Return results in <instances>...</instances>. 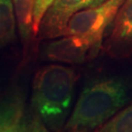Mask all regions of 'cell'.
Segmentation results:
<instances>
[{
    "instance_id": "cell-6",
    "label": "cell",
    "mask_w": 132,
    "mask_h": 132,
    "mask_svg": "<svg viewBox=\"0 0 132 132\" xmlns=\"http://www.w3.org/2000/svg\"><path fill=\"white\" fill-rule=\"evenodd\" d=\"M104 1L106 0H55L43 18L38 35L42 39L63 36L68 21L75 13Z\"/></svg>"
},
{
    "instance_id": "cell-4",
    "label": "cell",
    "mask_w": 132,
    "mask_h": 132,
    "mask_svg": "<svg viewBox=\"0 0 132 132\" xmlns=\"http://www.w3.org/2000/svg\"><path fill=\"white\" fill-rule=\"evenodd\" d=\"M37 113L28 107L21 89H13L0 97V132L47 131Z\"/></svg>"
},
{
    "instance_id": "cell-7",
    "label": "cell",
    "mask_w": 132,
    "mask_h": 132,
    "mask_svg": "<svg viewBox=\"0 0 132 132\" xmlns=\"http://www.w3.org/2000/svg\"><path fill=\"white\" fill-rule=\"evenodd\" d=\"M111 27L105 44L107 52L113 58L132 55V0H125Z\"/></svg>"
},
{
    "instance_id": "cell-8",
    "label": "cell",
    "mask_w": 132,
    "mask_h": 132,
    "mask_svg": "<svg viewBox=\"0 0 132 132\" xmlns=\"http://www.w3.org/2000/svg\"><path fill=\"white\" fill-rule=\"evenodd\" d=\"M35 0H13L15 17L22 41L27 43L33 34V13Z\"/></svg>"
},
{
    "instance_id": "cell-11",
    "label": "cell",
    "mask_w": 132,
    "mask_h": 132,
    "mask_svg": "<svg viewBox=\"0 0 132 132\" xmlns=\"http://www.w3.org/2000/svg\"><path fill=\"white\" fill-rule=\"evenodd\" d=\"M55 0H35L33 13V35H37L45 14Z\"/></svg>"
},
{
    "instance_id": "cell-10",
    "label": "cell",
    "mask_w": 132,
    "mask_h": 132,
    "mask_svg": "<svg viewBox=\"0 0 132 132\" xmlns=\"http://www.w3.org/2000/svg\"><path fill=\"white\" fill-rule=\"evenodd\" d=\"M99 130L103 132H132V103L122 111L118 112Z\"/></svg>"
},
{
    "instance_id": "cell-3",
    "label": "cell",
    "mask_w": 132,
    "mask_h": 132,
    "mask_svg": "<svg viewBox=\"0 0 132 132\" xmlns=\"http://www.w3.org/2000/svg\"><path fill=\"white\" fill-rule=\"evenodd\" d=\"M124 2L125 0H106L101 4L77 11L68 21L63 35L84 38L99 53L105 34Z\"/></svg>"
},
{
    "instance_id": "cell-5",
    "label": "cell",
    "mask_w": 132,
    "mask_h": 132,
    "mask_svg": "<svg viewBox=\"0 0 132 132\" xmlns=\"http://www.w3.org/2000/svg\"><path fill=\"white\" fill-rule=\"evenodd\" d=\"M97 55L98 52L87 40L76 35L60 36L48 42L42 49L44 60L70 65L83 64Z\"/></svg>"
},
{
    "instance_id": "cell-1",
    "label": "cell",
    "mask_w": 132,
    "mask_h": 132,
    "mask_svg": "<svg viewBox=\"0 0 132 132\" xmlns=\"http://www.w3.org/2000/svg\"><path fill=\"white\" fill-rule=\"evenodd\" d=\"M77 77L73 69L62 65L42 67L36 72L30 106L48 130H59L66 121Z\"/></svg>"
},
{
    "instance_id": "cell-9",
    "label": "cell",
    "mask_w": 132,
    "mask_h": 132,
    "mask_svg": "<svg viewBox=\"0 0 132 132\" xmlns=\"http://www.w3.org/2000/svg\"><path fill=\"white\" fill-rule=\"evenodd\" d=\"M16 17L12 0H0V49L15 38Z\"/></svg>"
},
{
    "instance_id": "cell-2",
    "label": "cell",
    "mask_w": 132,
    "mask_h": 132,
    "mask_svg": "<svg viewBox=\"0 0 132 132\" xmlns=\"http://www.w3.org/2000/svg\"><path fill=\"white\" fill-rule=\"evenodd\" d=\"M128 87L120 77H108L90 82L80 93L64 129L86 131L101 127L124 107Z\"/></svg>"
}]
</instances>
